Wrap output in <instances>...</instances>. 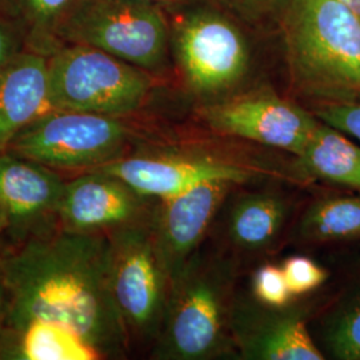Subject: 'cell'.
Returning a JSON list of instances; mask_svg holds the SVG:
<instances>
[{
	"label": "cell",
	"mask_w": 360,
	"mask_h": 360,
	"mask_svg": "<svg viewBox=\"0 0 360 360\" xmlns=\"http://www.w3.org/2000/svg\"><path fill=\"white\" fill-rule=\"evenodd\" d=\"M307 243H334L360 238V196L323 198L309 205L296 226Z\"/></svg>",
	"instance_id": "cell-20"
},
{
	"label": "cell",
	"mask_w": 360,
	"mask_h": 360,
	"mask_svg": "<svg viewBox=\"0 0 360 360\" xmlns=\"http://www.w3.org/2000/svg\"><path fill=\"white\" fill-rule=\"evenodd\" d=\"M50 110L49 58L23 49L0 68V154Z\"/></svg>",
	"instance_id": "cell-15"
},
{
	"label": "cell",
	"mask_w": 360,
	"mask_h": 360,
	"mask_svg": "<svg viewBox=\"0 0 360 360\" xmlns=\"http://www.w3.org/2000/svg\"><path fill=\"white\" fill-rule=\"evenodd\" d=\"M288 203L275 193H247L232 206L227 235L232 245L245 252L270 248L283 231Z\"/></svg>",
	"instance_id": "cell-17"
},
{
	"label": "cell",
	"mask_w": 360,
	"mask_h": 360,
	"mask_svg": "<svg viewBox=\"0 0 360 360\" xmlns=\"http://www.w3.org/2000/svg\"><path fill=\"white\" fill-rule=\"evenodd\" d=\"M74 1L0 0V13L16 27L25 49L49 58L60 47L58 31Z\"/></svg>",
	"instance_id": "cell-19"
},
{
	"label": "cell",
	"mask_w": 360,
	"mask_h": 360,
	"mask_svg": "<svg viewBox=\"0 0 360 360\" xmlns=\"http://www.w3.org/2000/svg\"><path fill=\"white\" fill-rule=\"evenodd\" d=\"M6 247H7V243H6V239H4V235H3V230L0 227V255L6 250Z\"/></svg>",
	"instance_id": "cell-30"
},
{
	"label": "cell",
	"mask_w": 360,
	"mask_h": 360,
	"mask_svg": "<svg viewBox=\"0 0 360 360\" xmlns=\"http://www.w3.org/2000/svg\"><path fill=\"white\" fill-rule=\"evenodd\" d=\"M314 115L360 142V92L318 99Z\"/></svg>",
	"instance_id": "cell-22"
},
{
	"label": "cell",
	"mask_w": 360,
	"mask_h": 360,
	"mask_svg": "<svg viewBox=\"0 0 360 360\" xmlns=\"http://www.w3.org/2000/svg\"><path fill=\"white\" fill-rule=\"evenodd\" d=\"M147 1H151V3H156V4L162 6V7H165L166 4H172V3H176V1H179V0H147Z\"/></svg>",
	"instance_id": "cell-29"
},
{
	"label": "cell",
	"mask_w": 360,
	"mask_h": 360,
	"mask_svg": "<svg viewBox=\"0 0 360 360\" xmlns=\"http://www.w3.org/2000/svg\"><path fill=\"white\" fill-rule=\"evenodd\" d=\"M98 359L80 336L58 324L28 323L0 334V360Z\"/></svg>",
	"instance_id": "cell-16"
},
{
	"label": "cell",
	"mask_w": 360,
	"mask_h": 360,
	"mask_svg": "<svg viewBox=\"0 0 360 360\" xmlns=\"http://www.w3.org/2000/svg\"><path fill=\"white\" fill-rule=\"evenodd\" d=\"M282 270L292 295H304L321 287L327 272L312 259L306 257H288L282 266Z\"/></svg>",
	"instance_id": "cell-24"
},
{
	"label": "cell",
	"mask_w": 360,
	"mask_h": 360,
	"mask_svg": "<svg viewBox=\"0 0 360 360\" xmlns=\"http://www.w3.org/2000/svg\"><path fill=\"white\" fill-rule=\"evenodd\" d=\"M252 292L255 300L269 307H285L292 299L282 267L264 264L259 267L252 278Z\"/></svg>",
	"instance_id": "cell-23"
},
{
	"label": "cell",
	"mask_w": 360,
	"mask_h": 360,
	"mask_svg": "<svg viewBox=\"0 0 360 360\" xmlns=\"http://www.w3.org/2000/svg\"><path fill=\"white\" fill-rule=\"evenodd\" d=\"M25 49L23 39L13 23L0 13V68L20 50Z\"/></svg>",
	"instance_id": "cell-26"
},
{
	"label": "cell",
	"mask_w": 360,
	"mask_h": 360,
	"mask_svg": "<svg viewBox=\"0 0 360 360\" xmlns=\"http://www.w3.org/2000/svg\"><path fill=\"white\" fill-rule=\"evenodd\" d=\"M6 314H7V292L0 276V334L6 321Z\"/></svg>",
	"instance_id": "cell-27"
},
{
	"label": "cell",
	"mask_w": 360,
	"mask_h": 360,
	"mask_svg": "<svg viewBox=\"0 0 360 360\" xmlns=\"http://www.w3.org/2000/svg\"><path fill=\"white\" fill-rule=\"evenodd\" d=\"M129 129L119 117L49 110L13 139L8 153L55 171H90L124 156Z\"/></svg>",
	"instance_id": "cell-7"
},
{
	"label": "cell",
	"mask_w": 360,
	"mask_h": 360,
	"mask_svg": "<svg viewBox=\"0 0 360 360\" xmlns=\"http://www.w3.org/2000/svg\"><path fill=\"white\" fill-rule=\"evenodd\" d=\"M65 184L52 168L8 151L0 154V227L7 245L58 227Z\"/></svg>",
	"instance_id": "cell-10"
},
{
	"label": "cell",
	"mask_w": 360,
	"mask_h": 360,
	"mask_svg": "<svg viewBox=\"0 0 360 360\" xmlns=\"http://www.w3.org/2000/svg\"><path fill=\"white\" fill-rule=\"evenodd\" d=\"M0 276L7 292L3 328L52 323L80 336L99 359L127 355L129 336L110 285L107 233L55 227L7 245Z\"/></svg>",
	"instance_id": "cell-1"
},
{
	"label": "cell",
	"mask_w": 360,
	"mask_h": 360,
	"mask_svg": "<svg viewBox=\"0 0 360 360\" xmlns=\"http://www.w3.org/2000/svg\"><path fill=\"white\" fill-rule=\"evenodd\" d=\"M232 13L245 20L259 22L282 13L287 10L291 0H219Z\"/></svg>",
	"instance_id": "cell-25"
},
{
	"label": "cell",
	"mask_w": 360,
	"mask_h": 360,
	"mask_svg": "<svg viewBox=\"0 0 360 360\" xmlns=\"http://www.w3.org/2000/svg\"><path fill=\"white\" fill-rule=\"evenodd\" d=\"M338 1L345 4L352 13L360 16V0H338Z\"/></svg>",
	"instance_id": "cell-28"
},
{
	"label": "cell",
	"mask_w": 360,
	"mask_h": 360,
	"mask_svg": "<svg viewBox=\"0 0 360 360\" xmlns=\"http://www.w3.org/2000/svg\"><path fill=\"white\" fill-rule=\"evenodd\" d=\"M156 202L114 175L98 169L84 171L65 181L58 207V227L82 233H107L151 220Z\"/></svg>",
	"instance_id": "cell-11"
},
{
	"label": "cell",
	"mask_w": 360,
	"mask_h": 360,
	"mask_svg": "<svg viewBox=\"0 0 360 360\" xmlns=\"http://www.w3.org/2000/svg\"><path fill=\"white\" fill-rule=\"evenodd\" d=\"M299 159L309 174L360 193V146L339 129L319 120Z\"/></svg>",
	"instance_id": "cell-18"
},
{
	"label": "cell",
	"mask_w": 360,
	"mask_h": 360,
	"mask_svg": "<svg viewBox=\"0 0 360 360\" xmlns=\"http://www.w3.org/2000/svg\"><path fill=\"white\" fill-rule=\"evenodd\" d=\"M58 39L102 50L148 72L167 62L171 23L163 7L147 0H75Z\"/></svg>",
	"instance_id": "cell-4"
},
{
	"label": "cell",
	"mask_w": 360,
	"mask_h": 360,
	"mask_svg": "<svg viewBox=\"0 0 360 360\" xmlns=\"http://www.w3.org/2000/svg\"><path fill=\"white\" fill-rule=\"evenodd\" d=\"M229 269L198 252L169 285L167 307L153 358L205 360L231 346Z\"/></svg>",
	"instance_id": "cell-3"
},
{
	"label": "cell",
	"mask_w": 360,
	"mask_h": 360,
	"mask_svg": "<svg viewBox=\"0 0 360 360\" xmlns=\"http://www.w3.org/2000/svg\"><path fill=\"white\" fill-rule=\"evenodd\" d=\"M257 303L232 306V342L243 359H324L300 309Z\"/></svg>",
	"instance_id": "cell-14"
},
{
	"label": "cell",
	"mask_w": 360,
	"mask_h": 360,
	"mask_svg": "<svg viewBox=\"0 0 360 360\" xmlns=\"http://www.w3.org/2000/svg\"><path fill=\"white\" fill-rule=\"evenodd\" d=\"M94 169L114 175L136 193L155 200L174 198L211 180L240 184L252 176L248 168L231 162L184 155H124Z\"/></svg>",
	"instance_id": "cell-13"
},
{
	"label": "cell",
	"mask_w": 360,
	"mask_h": 360,
	"mask_svg": "<svg viewBox=\"0 0 360 360\" xmlns=\"http://www.w3.org/2000/svg\"><path fill=\"white\" fill-rule=\"evenodd\" d=\"M284 38L299 84L316 99L360 92V16L338 0H291Z\"/></svg>",
	"instance_id": "cell-2"
},
{
	"label": "cell",
	"mask_w": 360,
	"mask_h": 360,
	"mask_svg": "<svg viewBox=\"0 0 360 360\" xmlns=\"http://www.w3.org/2000/svg\"><path fill=\"white\" fill-rule=\"evenodd\" d=\"M323 342L336 359L360 360V294L326 324Z\"/></svg>",
	"instance_id": "cell-21"
},
{
	"label": "cell",
	"mask_w": 360,
	"mask_h": 360,
	"mask_svg": "<svg viewBox=\"0 0 360 360\" xmlns=\"http://www.w3.org/2000/svg\"><path fill=\"white\" fill-rule=\"evenodd\" d=\"M107 235L110 285L129 347L154 345L165 318L171 284L156 248L151 220Z\"/></svg>",
	"instance_id": "cell-6"
},
{
	"label": "cell",
	"mask_w": 360,
	"mask_h": 360,
	"mask_svg": "<svg viewBox=\"0 0 360 360\" xmlns=\"http://www.w3.org/2000/svg\"><path fill=\"white\" fill-rule=\"evenodd\" d=\"M171 43L188 87L199 95L230 90L248 70L242 31L215 10L198 8L179 16L171 23Z\"/></svg>",
	"instance_id": "cell-8"
},
{
	"label": "cell",
	"mask_w": 360,
	"mask_h": 360,
	"mask_svg": "<svg viewBox=\"0 0 360 360\" xmlns=\"http://www.w3.org/2000/svg\"><path fill=\"white\" fill-rule=\"evenodd\" d=\"M200 116L214 132L242 138L296 156L303 154L318 117L269 91L207 104Z\"/></svg>",
	"instance_id": "cell-9"
},
{
	"label": "cell",
	"mask_w": 360,
	"mask_h": 360,
	"mask_svg": "<svg viewBox=\"0 0 360 360\" xmlns=\"http://www.w3.org/2000/svg\"><path fill=\"white\" fill-rule=\"evenodd\" d=\"M154 87L151 72L83 44H63L49 56L50 110L98 115L138 111Z\"/></svg>",
	"instance_id": "cell-5"
},
{
	"label": "cell",
	"mask_w": 360,
	"mask_h": 360,
	"mask_svg": "<svg viewBox=\"0 0 360 360\" xmlns=\"http://www.w3.org/2000/svg\"><path fill=\"white\" fill-rule=\"evenodd\" d=\"M236 184L231 180H211L174 198L158 200L151 227L169 284L198 252L212 220Z\"/></svg>",
	"instance_id": "cell-12"
}]
</instances>
